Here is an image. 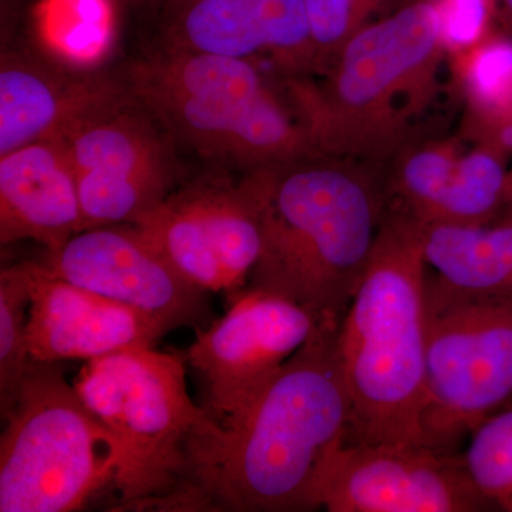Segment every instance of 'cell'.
I'll list each match as a JSON object with an SVG mask.
<instances>
[{
    "instance_id": "1",
    "label": "cell",
    "mask_w": 512,
    "mask_h": 512,
    "mask_svg": "<svg viewBox=\"0 0 512 512\" xmlns=\"http://www.w3.org/2000/svg\"><path fill=\"white\" fill-rule=\"evenodd\" d=\"M339 323H320L244 412L195 440L165 511H312L320 467L349 426Z\"/></svg>"
},
{
    "instance_id": "2",
    "label": "cell",
    "mask_w": 512,
    "mask_h": 512,
    "mask_svg": "<svg viewBox=\"0 0 512 512\" xmlns=\"http://www.w3.org/2000/svg\"><path fill=\"white\" fill-rule=\"evenodd\" d=\"M242 174L262 231L261 256L247 288L339 323L386 212L383 171L315 154Z\"/></svg>"
},
{
    "instance_id": "3",
    "label": "cell",
    "mask_w": 512,
    "mask_h": 512,
    "mask_svg": "<svg viewBox=\"0 0 512 512\" xmlns=\"http://www.w3.org/2000/svg\"><path fill=\"white\" fill-rule=\"evenodd\" d=\"M446 62L433 0H406L353 36L325 72L281 80L316 154L383 171L419 136Z\"/></svg>"
},
{
    "instance_id": "4",
    "label": "cell",
    "mask_w": 512,
    "mask_h": 512,
    "mask_svg": "<svg viewBox=\"0 0 512 512\" xmlns=\"http://www.w3.org/2000/svg\"><path fill=\"white\" fill-rule=\"evenodd\" d=\"M427 269L423 228L386 207L336 338L350 399L343 443L424 444Z\"/></svg>"
},
{
    "instance_id": "5",
    "label": "cell",
    "mask_w": 512,
    "mask_h": 512,
    "mask_svg": "<svg viewBox=\"0 0 512 512\" xmlns=\"http://www.w3.org/2000/svg\"><path fill=\"white\" fill-rule=\"evenodd\" d=\"M187 360L154 348L90 360L73 384L121 450L119 510H163L188 471L192 444L217 419L187 389Z\"/></svg>"
},
{
    "instance_id": "6",
    "label": "cell",
    "mask_w": 512,
    "mask_h": 512,
    "mask_svg": "<svg viewBox=\"0 0 512 512\" xmlns=\"http://www.w3.org/2000/svg\"><path fill=\"white\" fill-rule=\"evenodd\" d=\"M0 439V512L84 510L114 495L121 450L62 363L33 360Z\"/></svg>"
},
{
    "instance_id": "7",
    "label": "cell",
    "mask_w": 512,
    "mask_h": 512,
    "mask_svg": "<svg viewBox=\"0 0 512 512\" xmlns=\"http://www.w3.org/2000/svg\"><path fill=\"white\" fill-rule=\"evenodd\" d=\"M511 400L512 298L458 291L427 269L424 444L458 453Z\"/></svg>"
},
{
    "instance_id": "8",
    "label": "cell",
    "mask_w": 512,
    "mask_h": 512,
    "mask_svg": "<svg viewBox=\"0 0 512 512\" xmlns=\"http://www.w3.org/2000/svg\"><path fill=\"white\" fill-rule=\"evenodd\" d=\"M56 138L77 174L84 231L134 224L180 187V147L130 92Z\"/></svg>"
},
{
    "instance_id": "9",
    "label": "cell",
    "mask_w": 512,
    "mask_h": 512,
    "mask_svg": "<svg viewBox=\"0 0 512 512\" xmlns=\"http://www.w3.org/2000/svg\"><path fill=\"white\" fill-rule=\"evenodd\" d=\"M126 84L178 147L210 163L242 174L316 154L281 77L197 96Z\"/></svg>"
},
{
    "instance_id": "10",
    "label": "cell",
    "mask_w": 512,
    "mask_h": 512,
    "mask_svg": "<svg viewBox=\"0 0 512 512\" xmlns=\"http://www.w3.org/2000/svg\"><path fill=\"white\" fill-rule=\"evenodd\" d=\"M133 225L188 281L229 298L248 285L261 256V222L244 174L180 185Z\"/></svg>"
},
{
    "instance_id": "11",
    "label": "cell",
    "mask_w": 512,
    "mask_h": 512,
    "mask_svg": "<svg viewBox=\"0 0 512 512\" xmlns=\"http://www.w3.org/2000/svg\"><path fill=\"white\" fill-rule=\"evenodd\" d=\"M311 508L329 512L497 511L468 474L463 451L424 444L339 443L320 467Z\"/></svg>"
},
{
    "instance_id": "12",
    "label": "cell",
    "mask_w": 512,
    "mask_h": 512,
    "mask_svg": "<svg viewBox=\"0 0 512 512\" xmlns=\"http://www.w3.org/2000/svg\"><path fill=\"white\" fill-rule=\"evenodd\" d=\"M231 301L222 318L197 330L185 352L204 386L205 409L221 424L244 412L326 322L298 303L247 286Z\"/></svg>"
},
{
    "instance_id": "13",
    "label": "cell",
    "mask_w": 512,
    "mask_h": 512,
    "mask_svg": "<svg viewBox=\"0 0 512 512\" xmlns=\"http://www.w3.org/2000/svg\"><path fill=\"white\" fill-rule=\"evenodd\" d=\"M40 264L70 284L150 316L168 333L214 322L210 292L181 275L133 224L79 232L46 251Z\"/></svg>"
},
{
    "instance_id": "14",
    "label": "cell",
    "mask_w": 512,
    "mask_h": 512,
    "mask_svg": "<svg viewBox=\"0 0 512 512\" xmlns=\"http://www.w3.org/2000/svg\"><path fill=\"white\" fill-rule=\"evenodd\" d=\"M170 49L268 60L281 77L313 76L303 0H158Z\"/></svg>"
},
{
    "instance_id": "15",
    "label": "cell",
    "mask_w": 512,
    "mask_h": 512,
    "mask_svg": "<svg viewBox=\"0 0 512 512\" xmlns=\"http://www.w3.org/2000/svg\"><path fill=\"white\" fill-rule=\"evenodd\" d=\"M124 77L67 66L18 47L0 57V157L59 137L94 111L124 99Z\"/></svg>"
},
{
    "instance_id": "16",
    "label": "cell",
    "mask_w": 512,
    "mask_h": 512,
    "mask_svg": "<svg viewBox=\"0 0 512 512\" xmlns=\"http://www.w3.org/2000/svg\"><path fill=\"white\" fill-rule=\"evenodd\" d=\"M28 348L36 362H66L154 348L167 330L150 316L50 274L28 261Z\"/></svg>"
},
{
    "instance_id": "17",
    "label": "cell",
    "mask_w": 512,
    "mask_h": 512,
    "mask_svg": "<svg viewBox=\"0 0 512 512\" xmlns=\"http://www.w3.org/2000/svg\"><path fill=\"white\" fill-rule=\"evenodd\" d=\"M84 231L79 184L57 138L0 157V242L32 239L46 251Z\"/></svg>"
},
{
    "instance_id": "18",
    "label": "cell",
    "mask_w": 512,
    "mask_h": 512,
    "mask_svg": "<svg viewBox=\"0 0 512 512\" xmlns=\"http://www.w3.org/2000/svg\"><path fill=\"white\" fill-rule=\"evenodd\" d=\"M423 228L427 266L458 291L512 298V224Z\"/></svg>"
},
{
    "instance_id": "19",
    "label": "cell",
    "mask_w": 512,
    "mask_h": 512,
    "mask_svg": "<svg viewBox=\"0 0 512 512\" xmlns=\"http://www.w3.org/2000/svg\"><path fill=\"white\" fill-rule=\"evenodd\" d=\"M464 106L463 140L477 143L512 124V35L495 29L477 45L447 56Z\"/></svg>"
},
{
    "instance_id": "20",
    "label": "cell",
    "mask_w": 512,
    "mask_h": 512,
    "mask_svg": "<svg viewBox=\"0 0 512 512\" xmlns=\"http://www.w3.org/2000/svg\"><path fill=\"white\" fill-rule=\"evenodd\" d=\"M463 151L461 137H414L383 168L386 207L421 227L436 224Z\"/></svg>"
},
{
    "instance_id": "21",
    "label": "cell",
    "mask_w": 512,
    "mask_h": 512,
    "mask_svg": "<svg viewBox=\"0 0 512 512\" xmlns=\"http://www.w3.org/2000/svg\"><path fill=\"white\" fill-rule=\"evenodd\" d=\"M508 157L510 154L490 143H473L470 150L463 151L434 225L494 224L503 210Z\"/></svg>"
},
{
    "instance_id": "22",
    "label": "cell",
    "mask_w": 512,
    "mask_h": 512,
    "mask_svg": "<svg viewBox=\"0 0 512 512\" xmlns=\"http://www.w3.org/2000/svg\"><path fill=\"white\" fill-rule=\"evenodd\" d=\"M32 292L26 262L0 272V410L12 409L32 357L28 348V318Z\"/></svg>"
},
{
    "instance_id": "23",
    "label": "cell",
    "mask_w": 512,
    "mask_h": 512,
    "mask_svg": "<svg viewBox=\"0 0 512 512\" xmlns=\"http://www.w3.org/2000/svg\"><path fill=\"white\" fill-rule=\"evenodd\" d=\"M463 458L474 484L495 510L512 512V403L478 424Z\"/></svg>"
},
{
    "instance_id": "24",
    "label": "cell",
    "mask_w": 512,
    "mask_h": 512,
    "mask_svg": "<svg viewBox=\"0 0 512 512\" xmlns=\"http://www.w3.org/2000/svg\"><path fill=\"white\" fill-rule=\"evenodd\" d=\"M406 0H303L315 74L325 72L360 30L390 15Z\"/></svg>"
},
{
    "instance_id": "25",
    "label": "cell",
    "mask_w": 512,
    "mask_h": 512,
    "mask_svg": "<svg viewBox=\"0 0 512 512\" xmlns=\"http://www.w3.org/2000/svg\"><path fill=\"white\" fill-rule=\"evenodd\" d=\"M447 56L490 36L498 25L497 0H433Z\"/></svg>"
},
{
    "instance_id": "26",
    "label": "cell",
    "mask_w": 512,
    "mask_h": 512,
    "mask_svg": "<svg viewBox=\"0 0 512 512\" xmlns=\"http://www.w3.org/2000/svg\"><path fill=\"white\" fill-rule=\"evenodd\" d=\"M477 143H490L494 146L500 147L507 154H512V124L498 128L493 133L488 134L483 140L477 141Z\"/></svg>"
},
{
    "instance_id": "27",
    "label": "cell",
    "mask_w": 512,
    "mask_h": 512,
    "mask_svg": "<svg viewBox=\"0 0 512 512\" xmlns=\"http://www.w3.org/2000/svg\"><path fill=\"white\" fill-rule=\"evenodd\" d=\"M494 224H512V167L508 171L503 210H501L500 217L497 218Z\"/></svg>"
},
{
    "instance_id": "28",
    "label": "cell",
    "mask_w": 512,
    "mask_h": 512,
    "mask_svg": "<svg viewBox=\"0 0 512 512\" xmlns=\"http://www.w3.org/2000/svg\"><path fill=\"white\" fill-rule=\"evenodd\" d=\"M498 25L512 35V0H497Z\"/></svg>"
},
{
    "instance_id": "29",
    "label": "cell",
    "mask_w": 512,
    "mask_h": 512,
    "mask_svg": "<svg viewBox=\"0 0 512 512\" xmlns=\"http://www.w3.org/2000/svg\"><path fill=\"white\" fill-rule=\"evenodd\" d=\"M121 5L131 6V8H137V6H144L147 3H158V0H117Z\"/></svg>"
},
{
    "instance_id": "30",
    "label": "cell",
    "mask_w": 512,
    "mask_h": 512,
    "mask_svg": "<svg viewBox=\"0 0 512 512\" xmlns=\"http://www.w3.org/2000/svg\"><path fill=\"white\" fill-rule=\"evenodd\" d=\"M510 403H512V400H511V402H510ZM510 403H508V404H510Z\"/></svg>"
}]
</instances>
